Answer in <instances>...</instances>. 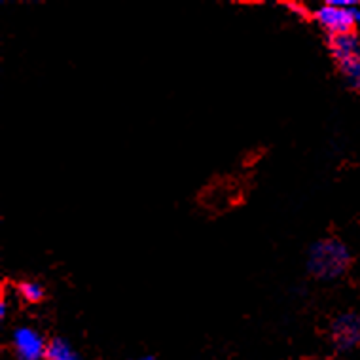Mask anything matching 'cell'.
<instances>
[{
	"instance_id": "obj_4",
	"label": "cell",
	"mask_w": 360,
	"mask_h": 360,
	"mask_svg": "<svg viewBox=\"0 0 360 360\" xmlns=\"http://www.w3.org/2000/svg\"><path fill=\"white\" fill-rule=\"evenodd\" d=\"M354 8H340L332 6V4H324V6L317 8L313 13V19L317 21L319 27L326 31L330 37H338L343 32L354 31Z\"/></svg>"
},
{
	"instance_id": "obj_3",
	"label": "cell",
	"mask_w": 360,
	"mask_h": 360,
	"mask_svg": "<svg viewBox=\"0 0 360 360\" xmlns=\"http://www.w3.org/2000/svg\"><path fill=\"white\" fill-rule=\"evenodd\" d=\"M330 340L335 349L351 351L360 345V315L347 311L342 313L330 324Z\"/></svg>"
},
{
	"instance_id": "obj_8",
	"label": "cell",
	"mask_w": 360,
	"mask_h": 360,
	"mask_svg": "<svg viewBox=\"0 0 360 360\" xmlns=\"http://www.w3.org/2000/svg\"><path fill=\"white\" fill-rule=\"evenodd\" d=\"M340 70H342L343 78L349 82V86L360 91V57L359 59H353V61L340 65Z\"/></svg>"
},
{
	"instance_id": "obj_2",
	"label": "cell",
	"mask_w": 360,
	"mask_h": 360,
	"mask_svg": "<svg viewBox=\"0 0 360 360\" xmlns=\"http://www.w3.org/2000/svg\"><path fill=\"white\" fill-rule=\"evenodd\" d=\"M48 342L40 330L21 324L12 332V353L15 360H44Z\"/></svg>"
},
{
	"instance_id": "obj_9",
	"label": "cell",
	"mask_w": 360,
	"mask_h": 360,
	"mask_svg": "<svg viewBox=\"0 0 360 360\" xmlns=\"http://www.w3.org/2000/svg\"><path fill=\"white\" fill-rule=\"evenodd\" d=\"M328 4L332 6H340V8H356L359 2L356 0H328Z\"/></svg>"
},
{
	"instance_id": "obj_7",
	"label": "cell",
	"mask_w": 360,
	"mask_h": 360,
	"mask_svg": "<svg viewBox=\"0 0 360 360\" xmlns=\"http://www.w3.org/2000/svg\"><path fill=\"white\" fill-rule=\"evenodd\" d=\"M15 288H18V296L25 304H40L46 298V288L38 281H21Z\"/></svg>"
},
{
	"instance_id": "obj_6",
	"label": "cell",
	"mask_w": 360,
	"mask_h": 360,
	"mask_svg": "<svg viewBox=\"0 0 360 360\" xmlns=\"http://www.w3.org/2000/svg\"><path fill=\"white\" fill-rule=\"evenodd\" d=\"M44 360H82L69 340L65 338H53L48 342V351H46V359Z\"/></svg>"
},
{
	"instance_id": "obj_5",
	"label": "cell",
	"mask_w": 360,
	"mask_h": 360,
	"mask_svg": "<svg viewBox=\"0 0 360 360\" xmlns=\"http://www.w3.org/2000/svg\"><path fill=\"white\" fill-rule=\"evenodd\" d=\"M328 48L335 63L343 65V63H349L360 57V37L354 31L330 37Z\"/></svg>"
},
{
	"instance_id": "obj_11",
	"label": "cell",
	"mask_w": 360,
	"mask_h": 360,
	"mask_svg": "<svg viewBox=\"0 0 360 360\" xmlns=\"http://www.w3.org/2000/svg\"><path fill=\"white\" fill-rule=\"evenodd\" d=\"M353 15H354V25L360 27V8L359 6L353 10Z\"/></svg>"
},
{
	"instance_id": "obj_10",
	"label": "cell",
	"mask_w": 360,
	"mask_h": 360,
	"mask_svg": "<svg viewBox=\"0 0 360 360\" xmlns=\"http://www.w3.org/2000/svg\"><path fill=\"white\" fill-rule=\"evenodd\" d=\"M6 313H8V304H6V300L2 298L0 300V319L6 317Z\"/></svg>"
},
{
	"instance_id": "obj_1",
	"label": "cell",
	"mask_w": 360,
	"mask_h": 360,
	"mask_svg": "<svg viewBox=\"0 0 360 360\" xmlns=\"http://www.w3.org/2000/svg\"><path fill=\"white\" fill-rule=\"evenodd\" d=\"M351 266V250L335 237L319 239L309 247L307 269L315 279H340Z\"/></svg>"
}]
</instances>
